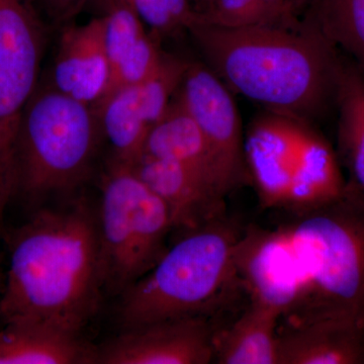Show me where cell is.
Instances as JSON below:
<instances>
[{
	"label": "cell",
	"instance_id": "cell-1",
	"mask_svg": "<svg viewBox=\"0 0 364 364\" xmlns=\"http://www.w3.org/2000/svg\"><path fill=\"white\" fill-rule=\"evenodd\" d=\"M0 241L6 255L0 325L42 323L81 334L105 293L97 210L90 200L38 208L20 226H4Z\"/></svg>",
	"mask_w": 364,
	"mask_h": 364
},
{
	"label": "cell",
	"instance_id": "cell-2",
	"mask_svg": "<svg viewBox=\"0 0 364 364\" xmlns=\"http://www.w3.org/2000/svg\"><path fill=\"white\" fill-rule=\"evenodd\" d=\"M203 63L229 87L267 111L304 121L336 102L343 60L305 21L284 25L188 28Z\"/></svg>",
	"mask_w": 364,
	"mask_h": 364
},
{
	"label": "cell",
	"instance_id": "cell-3",
	"mask_svg": "<svg viewBox=\"0 0 364 364\" xmlns=\"http://www.w3.org/2000/svg\"><path fill=\"white\" fill-rule=\"evenodd\" d=\"M102 140L95 107L40 80L16 134L13 202L33 212L54 196L77 191L92 173Z\"/></svg>",
	"mask_w": 364,
	"mask_h": 364
},
{
	"label": "cell",
	"instance_id": "cell-4",
	"mask_svg": "<svg viewBox=\"0 0 364 364\" xmlns=\"http://www.w3.org/2000/svg\"><path fill=\"white\" fill-rule=\"evenodd\" d=\"M296 213L282 227L305 273L306 296L289 326L323 318L364 324V193L349 182L337 200Z\"/></svg>",
	"mask_w": 364,
	"mask_h": 364
},
{
	"label": "cell",
	"instance_id": "cell-5",
	"mask_svg": "<svg viewBox=\"0 0 364 364\" xmlns=\"http://www.w3.org/2000/svg\"><path fill=\"white\" fill-rule=\"evenodd\" d=\"M240 235L221 215L188 230L147 274L121 294L117 320L122 329L205 317L236 277L234 254Z\"/></svg>",
	"mask_w": 364,
	"mask_h": 364
},
{
	"label": "cell",
	"instance_id": "cell-6",
	"mask_svg": "<svg viewBox=\"0 0 364 364\" xmlns=\"http://www.w3.org/2000/svg\"><path fill=\"white\" fill-rule=\"evenodd\" d=\"M97 210L105 293L121 296L166 252L174 229L166 203L133 167L109 161Z\"/></svg>",
	"mask_w": 364,
	"mask_h": 364
},
{
	"label": "cell",
	"instance_id": "cell-7",
	"mask_svg": "<svg viewBox=\"0 0 364 364\" xmlns=\"http://www.w3.org/2000/svg\"><path fill=\"white\" fill-rule=\"evenodd\" d=\"M48 38L37 0H0V235L13 202L18 124L39 85Z\"/></svg>",
	"mask_w": 364,
	"mask_h": 364
},
{
	"label": "cell",
	"instance_id": "cell-8",
	"mask_svg": "<svg viewBox=\"0 0 364 364\" xmlns=\"http://www.w3.org/2000/svg\"><path fill=\"white\" fill-rule=\"evenodd\" d=\"M188 66L186 60L165 54L150 77L117 88L95 107L112 161L133 166L140 159L148 134L168 109Z\"/></svg>",
	"mask_w": 364,
	"mask_h": 364
},
{
	"label": "cell",
	"instance_id": "cell-9",
	"mask_svg": "<svg viewBox=\"0 0 364 364\" xmlns=\"http://www.w3.org/2000/svg\"><path fill=\"white\" fill-rule=\"evenodd\" d=\"M177 97L203 132L227 195L249 177L233 92L205 63L189 62Z\"/></svg>",
	"mask_w": 364,
	"mask_h": 364
},
{
	"label": "cell",
	"instance_id": "cell-10",
	"mask_svg": "<svg viewBox=\"0 0 364 364\" xmlns=\"http://www.w3.org/2000/svg\"><path fill=\"white\" fill-rule=\"evenodd\" d=\"M234 267L251 299L277 309L289 325L298 320L306 299V277L282 226L274 230L250 227L241 234Z\"/></svg>",
	"mask_w": 364,
	"mask_h": 364
},
{
	"label": "cell",
	"instance_id": "cell-11",
	"mask_svg": "<svg viewBox=\"0 0 364 364\" xmlns=\"http://www.w3.org/2000/svg\"><path fill=\"white\" fill-rule=\"evenodd\" d=\"M215 335L205 316L134 326L97 346L95 364H207Z\"/></svg>",
	"mask_w": 364,
	"mask_h": 364
},
{
	"label": "cell",
	"instance_id": "cell-12",
	"mask_svg": "<svg viewBox=\"0 0 364 364\" xmlns=\"http://www.w3.org/2000/svg\"><path fill=\"white\" fill-rule=\"evenodd\" d=\"M309 122L267 111L256 117L244 140L246 166L260 202L286 207L287 193Z\"/></svg>",
	"mask_w": 364,
	"mask_h": 364
},
{
	"label": "cell",
	"instance_id": "cell-13",
	"mask_svg": "<svg viewBox=\"0 0 364 364\" xmlns=\"http://www.w3.org/2000/svg\"><path fill=\"white\" fill-rule=\"evenodd\" d=\"M48 82L59 92L95 107L107 95L111 65L102 16L63 26Z\"/></svg>",
	"mask_w": 364,
	"mask_h": 364
},
{
	"label": "cell",
	"instance_id": "cell-14",
	"mask_svg": "<svg viewBox=\"0 0 364 364\" xmlns=\"http://www.w3.org/2000/svg\"><path fill=\"white\" fill-rule=\"evenodd\" d=\"M132 167L166 203L174 229L188 231L221 215L224 198L207 179L186 165L143 155Z\"/></svg>",
	"mask_w": 364,
	"mask_h": 364
},
{
	"label": "cell",
	"instance_id": "cell-15",
	"mask_svg": "<svg viewBox=\"0 0 364 364\" xmlns=\"http://www.w3.org/2000/svg\"><path fill=\"white\" fill-rule=\"evenodd\" d=\"M102 7L105 49L111 65L107 95L150 77L159 68L164 53L126 0H100Z\"/></svg>",
	"mask_w": 364,
	"mask_h": 364
},
{
	"label": "cell",
	"instance_id": "cell-16",
	"mask_svg": "<svg viewBox=\"0 0 364 364\" xmlns=\"http://www.w3.org/2000/svg\"><path fill=\"white\" fill-rule=\"evenodd\" d=\"M277 364H364V324L323 318L279 332Z\"/></svg>",
	"mask_w": 364,
	"mask_h": 364
},
{
	"label": "cell",
	"instance_id": "cell-17",
	"mask_svg": "<svg viewBox=\"0 0 364 364\" xmlns=\"http://www.w3.org/2000/svg\"><path fill=\"white\" fill-rule=\"evenodd\" d=\"M81 334L33 322L0 325V364H95Z\"/></svg>",
	"mask_w": 364,
	"mask_h": 364
},
{
	"label": "cell",
	"instance_id": "cell-18",
	"mask_svg": "<svg viewBox=\"0 0 364 364\" xmlns=\"http://www.w3.org/2000/svg\"><path fill=\"white\" fill-rule=\"evenodd\" d=\"M143 155L181 162L207 179L223 198L226 196L207 140L177 93L148 134Z\"/></svg>",
	"mask_w": 364,
	"mask_h": 364
},
{
	"label": "cell",
	"instance_id": "cell-19",
	"mask_svg": "<svg viewBox=\"0 0 364 364\" xmlns=\"http://www.w3.org/2000/svg\"><path fill=\"white\" fill-rule=\"evenodd\" d=\"M349 181L327 140L309 127L291 176L286 207L299 212L320 207L346 193Z\"/></svg>",
	"mask_w": 364,
	"mask_h": 364
},
{
	"label": "cell",
	"instance_id": "cell-20",
	"mask_svg": "<svg viewBox=\"0 0 364 364\" xmlns=\"http://www.w3.org/2000/svg\"><path fill=\"white\" fill-rule=\"evenodd\" d=\"M277 309L251 299L246 312L227 331L215 336V360L220 364H277Z\"/></svg>",
	"mask_w": 364,
	"mask_h": 364
},
{
	"label": "cell",
	"instance_id": "cell-21",
	"mask_svg": "<svg viewBox=\"0 0 364 364\" xmlns=\"http://www.w3.org/2000/svg\"><path fill=\"white\" fill-rule=\"evenodd\" d=\"M341 159L352 184L364 193V75L353 63L343 62L336 102Z\"/></svg>",
	"mask_w": 364,
	"mask_h": 364
},
{
	"label": "cell",
	"instance_id": "cell-22",
	"mask_svg": "<svg viewBox=\"0 0 364 364\" xmlns=\"http://www.w3.org/2000/svg\"><path fill=\"white\" fill-rule=\"evenodd\" d=\"M364 75V0H308L301 16Z\"/></svg>",
	"mask_w": 364,
	"mask_h": 364
},
{
	"label": "cell",
	"instance_id": "cell-23",
	"mask_svg": "<svg viewBox=\"0 0 364 364\" xmlns=\"http://www.w3.org/2000/svg\"><path fill=\"white\" fill-rule=\"evenodd\" d=\"M158 40L183 32L195 23L193 0H126Z\"/></svg>",
	"mask_w": 364,
	"mask_h": 364
},
{
	"label": "cell",
	"instance_id": "cell-24",
	"mask_svg": "<svg viewBox=\"0 0 364 364\" xmlns=\"http://www.w3.org/2000/svg\"><path fill=\"white\" fill-rule=\"evenodd\" d=\"M48 20L56 25L71 23L91 0H37Z\"/></svg>",
	"mask_w": 364,
	"mask_h": 364
},
{
	"label": "cell",
	"instance_id": "cell-25",
	"mask_svg": "<svg viewBox=\"0 0 364 364\" xmlns=\"http://www.w3.org/2000/svg\"><path fill=\"white\" fill-rule=\"evenodd\" d=\"M294 18H301L305 9L304 0H260Z\"/></svg>",
	"mask_w": 364,
	"mask_h": 364
},
{
	"label": "cell",
	"instance_id": "cell-26",
	"mask_svg": "<svg viewBox=\"0 0 364 364\" xmlns=\"http://www.w3.org/2000/svg\"><path fill=\"white\" fill-rule=\"evenodd\" d=\"M4 280V253L2 250L1 243H0V293H1L2 286Z\"/></svg>",
	"mask_w": 364,
	"mask_h": 364
},
{
	"label": "cell",
	"instance_id": "cell-27",
	"mask_svg": "<svg viewBox=\"0 0 364 364\" xmlns=\"http://www.w3.org/2000/svg\"><path fill=\"white\" fill-rule=\"evenodd\" d=\"M193 1H195L196 11H198V9H202V7L208 4V2L212 1V0H193Z\"/></svg>",
	"mask_w": 364,
	"mask_h": 364
},
{
	"label": "cell",
	"instance_id": "cell-28",
	"mask_svg": "<svg viewBox=\"0 0 364 364\" xmlns=\"http://www.w3.org/2000/svg\"><path fill=\"white\" fill-rule=\"evenodd\" d=\"M304 1H305V7H306V2H308V0H304Z\"/></svg>",
	"mask_w": 364,
	"mask_h": 364
}]
</instances>
